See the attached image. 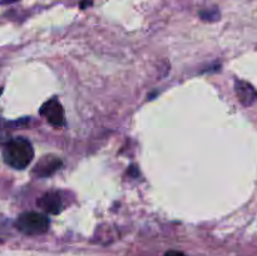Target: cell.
I'll list each match as a JSON object with an SVG mask.
<instances>
[{
	"mask_svg": "<svg viewBox=\"0 0 257 256\" xmlns=\"http://www.w3.org/2000/svg\"><path fill=\"white\" fill-rule=\"evenodd\" d=\"M89 5H92V0H82V3H80V8L82 9H85Z\"/></svg>",
	"mask_w": 257,
	"mask_h": 256,
	"instance_id": "obj_9",
	"label": "cell"
},
{
	"mask_svg": "<svg viewBox=\"0 0 257 256\" xmlns=\"http://www.w3.org/2000/svg\"><path fill=\"white\" fill-rule=\"evenodd\" d=\"M213 14H218L217 12L212 13V12H202L201 13V17H202V19L205 20H215L217 19L218 17H213Z\"/></svg>",
	"mask_w": 257,
	"mask_h": 256,
	"instance_id": "obj_7",
	"label": "cell"
},
{
	"mask_svg": "<svg viewBox=\"0 0 257 256\" xmlns=\"http://www.w3.org/2000/svg\"><path fill=\"white\" fill-rule=\"evenodd\" d=\"M235 92L241 104L245 107H250L257 100V90L246 80H235Z\"/></svg>",
	"mask_w": 257,
	"mask_h": 256,
	"instance_id": "obj_5",
	"label": "cell"
},
{
	"mask_svg": "<svg viewBox=\"0 0 257 256\" xmlns=\"http://www.w3.org/2000/svg\"><path fill=\"white\" fill-rule=\"evenodd\" d=\"M15 226L25 235H42L49 228V218L39 212H24L17 218Z\"/></svg>",
	"mask_w": 257,
	"mask_h": 256,
	"instance_id": "obj_2",
	"label": "cell"
},
{
	"mask_svg": "<svg viewBox=\"0 0 257 256\" xmlns=\"http://www.w3.org/2000/svg\"><path fill=\"white\" fill-rule=\"evenodd\" d=\"M163 256H186L185 253L180 252V251H168V252H166Z\"/></svg>",
	"mask_w": 257,
	"mask_h": 256,
	"instance_id": "obj_8",
	"label": "cell"
},
{
	"mask_svg": "<svg viewBox=\"0 0 257 256\" xmlns=\"http://www.w3.org/2000/svg\"><path fill=\"white\" fill-rule=\"evenodd\" d=\"M38 206H39L44 212L52 213V215H58L63 208L62 197H60L59 193L55 192V191L47 192L38 200Z\"/></svg>",
	"mask_w": 257,
	"mask_h": 256,
	"instance_id": "obj_6",
	"label": "cell"
},
{
	"mask_svg": "<svg viewBox=\"0 0 257 256\" xmlns=\"http://www.w3.org/2000/svg\"><path fill=\"white\" fill-rule=\"evenodd\" d=\"M3 158L10 167L15 170H24L34 158V148L27 138H12L4 145Z\"/></svg>",
	"mask_w": 257,
	"mask_h": 256,
	"instance_id": "obj_1",
	"label": "cell"
},
{
	"mask_svg": "<svg viewBox=\"0 0 257 256\" xmlns=\"http://www.w3.org/2000/svg\"><path fill=\"white\" fill-rule=\"evenodd\" d=\"M62 161L58 157L47 156V157H43L42 160L35 165V167L33 168V175L40 178L48 177V176H52L53 173L57 172V171L62 167Z\"/></svg>",
	"mask_w": 257,
	"mask_h": 256,
	"instance_id": "obj_4",
	"label": "cell"
},
{
	"mask_svg": "<svg viewBox=\"0 0 257 256\" xmlns=\"http://www.w3.org/2000/svg\"><path fill=\"white\" fill-rule=\"evenodd\" d=\"M15 2H18V0H0V4H12Z\"/></svg>",
	"mask_w": 257,
	"mask_h": 256,
	"instance_id": "obj_10",
	"label": "cell"
},
{
	"mask_svg": "<svg viewBox=\"0 0 257 256\" xmlns=\"http://www.w3.org/2000/svg\"><path fill=\"white\" fill-rule=\"evenodd\" d=\"M40 114L54 127H63L65 123L64 109L58 99L53 98L45 102L40 108Z\"/></svg>",
	"mask_w": 257,
	"mask_h": 256,
	"instance_id": "obj_3",
	"label": "cell"
}]
</instances>
